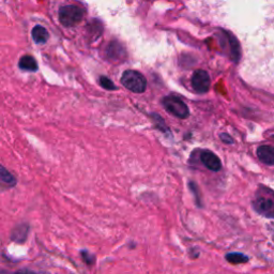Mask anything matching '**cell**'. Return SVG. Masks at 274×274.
Here are the masks:
<instances>
[{
  "instance_id": "cell-17",
  "label": "cell",
  "mask_w": 274,
  "mask_h": 274,
  "mask_svg": "<svg viewBox=\"0 0 274 274\" xmlns=\"http://www.w3.org/2000/svg\"><path fill=\"white\" fill-rule=\"evenodd\" d=\"M17 274H34V273L28 271V270H22V271H18Z\"/></svg>"
},
{
  "instance_id": "cell-1",
  "label": "cell",
  "mask_w": 274,
  "mask_h": 274,
  "mask_svg": "<svg viewBox=\"0 0 274 274\" xmlns=\"http://www.w3.org/2000/svg\"><path fill=\"white\" fill-rule=\"evenodd\" d=\"M121 84L130 91L135 93H143L147 88L146 78L141 73L135 70H126L121 76Z\"/></svg>"
},
{
  "instance_id": "cell-8",
  "label": "cell",
  "mask_w": 274,
  "mask_h": 274,
  "mask_svg": "<svg viewBox=\"0 0 274 274\" xmlns=\"http://www.w3.org/2000/svg\"><path fill=\"white\" fill-rule=\"evenodd\" d=\"M107 56L112 61H120L125 58L126 52L122 45L118 42H110L107 49Z\"/></svg>"
},
{
  "instance_id": "cell-15",
  "label": "cell",
  "mask_w": 274,
  "mask_h": 274,
  "mask_svg": "<svg viewBox=\"0 0 274 274\" xmlns=\"http://www.w3.org/2000/svg\"><path fill=\"white\" fill-rule=\"evenodd\" d=\"M82 256H83L84 260H85V262L87 263V265H92V263L94 262V256L89 254L87 251L86 252L83 251L82 252Z\"/></svg>"
},
{
  "instance_id": "cell-11",
  "label": "cell",
  "mask_w": 274,
  "mask_h": 274,
  "mask_svg": "<svg viewBox=\"0 0 274 274\" xmlns=\"http://www.w3.org/2000/svg\"><path fill=\"white\" fill-rule=\"evenodd\" d=\"M0 184L4 187H14L17 184V179L2 165H0Z\"/></svg>"
},
{
  "instance_id": "cell-9",
  "label": "cell",
  "mask_w": 274,
  "mask_h": 274,
  "mask_svg": "<svg viewBox=\"0 0 274 274\" xmlns=\"http://www.w3.org/2000/svg\"><path fill=\"white\" fill-rule=\"evenodd\" d=\"M18 67L20 70L28 71V72H35L38 70V63H36L35 59L33 56L29 55H26L20 58L18 62Z\"/></svg>"
},
{
  "instance_id": "cell-4",
  "label": "cell",
  "mask_w": 274,
  "mask_h": 274,
  "mask_svg": "<svg viewBox=\"0 0 274 274\" xmlns=\"http://www.w3.org/2000/svg\"><path fill=\"white\" fill-rule=\"evenodd\" d=\"M254 209L256 212L263 215V217L272 219L274 215V202H273V192L269 194H258L254 200Z\"/></svg>"
},
{
  "instance_id": "cell-13",
  "label": "cell",
  "mask_w": 274,
  "mask_h": 274,
  "mask_svg": "<svg viewBox=\"0 0 274 274\" xmlns=\"http://www.w3.org/2000/svg\"><path fill=\"white\" fill-rule=\"evenodd\" d=\"M28 233V227L25 225L22 226H18V227L13 231L12 234V238L15 241H18V242H22L26 239V236H27Z\"/></svg>"
},
{
  "instance_id": "cell-5",
  "label": "cell",
  "mask_w": 274,
  "mask_h": 274,
  "mask_svg": "<svg viewBox=\"0 0 274 274\" xmlns=\"http://www.w3.org/2000/svg\"><path fill=\"white\" fill-rule=\"evenodd\" d=\"M191 82L194 90L200 94L208 92L210 85H211V80H210L208 72H206L205 70L195 71Z\"/></svg>"
},
{
  "instance_id": "cell-3",
  "label": "cell",
  "mask_w": 274,
  "mask_h": 274,
  "mask_svg": "<svg viewBox=\"0 0 274 274\" xmlns=\"http://www.w3.org/2000/svg\"><path fill=\"white\" fill-rule=\"evenodd\" d=\"M162 104L168 113L177 118L187 119L189 116L188 105L180 98L176 96H167L162 100Z\"/></svg>"
},
{
  "instance_id": "cell-12",
  "label": "cell",
  "mask_w": 274,
  "mask_h": 274,
  "mask_svg": "<svg viewBox=\"0 0 274 274\" xmlns=\"http://www.w3.org/2000/svg\"><path fill=\"white\" fill-rule=\"evenodd\" d=\"M225 258L226 260L233 263V265H239V263H245L249 261V257L242 254V253H228Z\"/></svg>"
},
{
  "instance_id": "cell-7",
  "label": "cell",
  "mask_w": 274,
  "mask_h": 274,
  "mask_svg": "<svg viewBox=\"0 0 274 274\" xmlns=\"http://www.w3.org/2000/svg\"><path fill=\"white\" fill-rule=\"evenodd\" d=\"M256 154L262 163L266 165L272 166L274 164V148L272 146L262 145L258 147L256 150Z\"/></svg>"
},
{
  "instance_id": "cell-14",
  "label": "cell",
  "mask_w": 274,
  "mask_h": 274,
  "mask_svg": "<svg viewBox=\"0 0 274 274\" xmlns=\"http://www.w3.org/2000/svg\"><path fill=\"white\" fill-rule=\"evenodd\" d=\"M100 85L104 89H107V90H116V89H117V87L115 86V84L106 76L100 77Z\"/></svg>"
},
{
  "instance_id": "cell-10",
  "label": "cell",
  "mask_w": 274,
  "mask_h": 274,
  "mask_svg": "<svg viewBox=\"0 0 274 274\" xmlns=\"http://www.w3.org/2000/svg\"><path fill=\"white\" fill-rule=\"evenodd\" d=\"M31 34H33V39L38 44H44L50 38L49 31H47L43 26H35L34 29L31 30Z\"/></svg>"
},
{
  "instance_id": "cell-2",
  "label": "cell",
  "mask_w": 274,
  "mask_h": 274,
  "mask_svg": "<svg viewBox=\"0 0 274 274\" xmlns=\"http://www.w3.org/2000/svg\"><path fill=\"white\" fill-rule=\"evenodd\" d=\"M85 12L80 7L70 4V6H65L59 10V20L65 27H73L77 24H80Z\"/></svg>"
},
{
  "instance_id": "cell-16",
  "label": "cell",
  "mask_w": 274,
  "mask_h": 274,
  "mask_svg": "<svg viewBox=\"0 0 274 274\" xmlns=\"http://www.w3.org/2000/svg\"><path fill=\"white\" fill-rule=\"evenodd\" d=\"M220 137H221V139H222L223 143H225V144L231 145V144L234 143V139L231 138V137H230L227 133H223V134H221V135H220Z\"/></svg>"
},
{
  "instance_id": "cell-6",
  "label": "cell",
  "mask_w": 274,
  "mask_h": 274,
  "mask_svg": "<svg viewBox=\"0 0 274 274\" xmlns=\"http://www.w3.org/2000/svg\"><path fill=\"white\" fill-rule=\"evenodd\" d=\"M200 160H202L203 164L208 168V170L212 171H219L222 168V163H221L220 157L213 154L211 151H204L200 154Z\"/></svg>"
}]
</instances>
